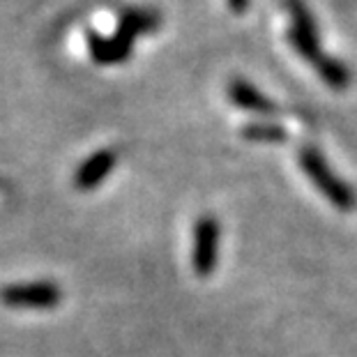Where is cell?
Masks as SVG:
<instances>
[{
    "label": "cell",
    "mask_w": 357,
    "mask_h": 357,
    "mask_svg": "<svg viewBox=\"0 0 357 357\" xmlns=\"http://www.w3.org/2000/svg\"><path fill=\"white\" fill-rule=\"evenodd\" d=\"M298 159H300V169L307 173L309 180L314 182V187L334 205V208L344 210V212L355 208V205H357V196L353 192V187L346 185V182L332 171V166L328 164V159L318 153L316 148H311V146L302 148Z\"/></svg>",
    "instance_id": "1"
},
{
    "label": "cell",
    "mask_w": 357,
    "mask_h": 357,
    "mask_svg": "<svg viewBox=\"0 0 357 357\" xmlns=\"http://www.w3.org/2000/svg\"><path fill=\"white\" fill-rule=\"evenodd\" d=\"M219 242L222 229L212 215H203L194 224V242H192V268L199 277H210L219 263Z\"/></svg>",
    "instance_id": "2"
},
{
    "label": "cell",
    "mask_w": 357,
    "mask_h": 357,
    "mask_svg": "<svg viewBox=\"0 0 357 357\" xmlns=\"http://www.w3.org/2000/svg\"><path fill=\"white\" fill-rule=\"evenodd\" d=\"M0 300L7 307L17 309H53L63 300V291L53 281H28V284H12L0 291Z\"/></svg>",
    "instance_id": "3"
},
{
    "label": "cell",
    "mask_w": 357,
    "mask_h": 357,
    "mask_svg": "<svg viewBox=\"0 0 357 357\" xmlns=\"http://www.w3.org/2000/svg\"><path fill=\"white\" fill-rule=\"evenodd\" d=\"M288 7H291V19H293L291 28H288V42H291V47L298 51L302 58L309 60V63H316V60L323 56L316 21L300 0H291Z\"/></svg>",
    "instance_id": "4"
},
{
    "label": "cell",
    "mask_w": 357,
    "mask_h": 357,
    "mask_svg": "<svg viewBox=\"0 0 357 357\" xmlns=\"http://www.w3.org/2000/svg\"><path fill=\"white\" fill-rule=\"evenodd\" d=\"M88 53L97 65H120L127 63L134 53V40L116 28L113 35H102L97 30L88 33Z\"/></svg>",
    "instance_id": "5"
},
{
    "label": "cell",
    "mask_w": 357,
    "mask_h": 357,
    "mask_svg": "<svg viewBox=\"0 0 357 357\" xmlns=\"http://www.w3.org/2000/svg\"><path fill=\"white\" fill-rule=\"evenodd\" d=\"M118 155L113 150H97L95 155H90L86 162H83L77 173H74V187L79 192H90V189L100 187L102 182L109 178V173L116 169Z\"/></svg>",
    "instance_id": "6"
},
{
    "label": "cell",
    "mask_w": 357,
    "mask_h": 357,
    "mask_svg": "<svg viewBox=\"0 0 357 357\" xmlns=\"http://www.w3.org/2000/svg\"><path fill=\"white\" fill-rule=\"evenodd\" d=\"M226 95L242 111L258 113V116H277L279 113V106L268 95H263L254 83H249L245 79H233L229 83V88H226Z\"/></svg>",
    "instance_id": "7"
},
{
    "label": "cell",
    "mask_w": 357,
    "mask_h": 357,
    "mask_svg": "<svg viewBox=\"0 0 357 357\" xmlns=\"http://www.w3.org/2000/svg\"><path fill=\"white\" fill-rule=\"evenodd\" d=\"M162 12L153 10V7H125L118 17V30L132 37L134 42L141 35H153L155 30L162 28Z\"/></svg>",
    "instance_id": "8"
},
{
    "label": "cell",
    "mask_w": 357,
    "mask_h": 357,
    "mask_svg": "<svg viewBox=\"0 0 357 357\" xmlns=\"http://www.w3.org/2000/svg\"><path fill=\"white\" fill-rule=\"evenodd\" d=\"M314 67H316L318 77L334 90H346L348 83H351V72H348V67L341 63V60L328 56V53H323V56L314 63Z\"/></svg>",
    "instance_id": "9"
},
{
    "label": "cell",
    "mask_w": 357,
    "mask_h": 357,
    "mask_svg": "<svg viewBox=\"0 0 357 357\" xmlns=\"http://www.w3.org/2000/svg\"><path fill=\"white\" fill-rule=\"evenodd\" d=\"M242 136L249 141H256V143H281L288 139L286 129L277 125V123H252V125H245L242 129Z\"/></svg>",
    "instance_id": "10"
},
{
    "label": "cell",
    "mask_w": 357,
    "mask_h": 357,
    "mask_svg": "<svg viewBox=\"0 0 357 357\" xmlns=\"http://www.w3.org/2000/svg\"><path fill=\"white\" fill-rule=\"evenodd\" d=\"M229 7H231L233 12L242 14V12H247V7H249V0H229Z\"/></svg>",
    "instance_id": "11"
}]
</instances>
